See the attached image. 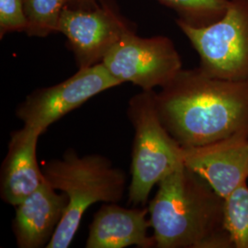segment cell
I'll list each match as a JSON object with an SVG mask.
<instances>
[{
  "label": "cell",
  "mask_w": 248,
  "mask_h": 248,
  "mask_svg": "<svg viewBox=\"0 0 248 248\" xmlns=\"http://www.w3.org/2000/svg\"><path fill=\"white\" fill-rule=\"evenodd\" d=\"M101 62L122 84L130 82L146 91L165 87L183 69L170 38L141 37L135 31L125 33Z\"/></svg>",
  "instance_id": "8992f818"
},
{
  "label": "cell",
  "mask_w": 248,
  "mask_h": 248,
  "mask_svg": "<svg viewBox=\"0 0 248 248\" xmlns=\"http://www.w3.org/2000/svg\"><path fill=\"white\" fill-rule=\"evenodd\" d=\"M132 31H135L133 25L109 0H98L88 7L66 6L57 28V32L66 37L78 69L102 62L117 42Z\"/></svg>",
  "instance_id": "52a82bcc"
},
{
  "label": "cell",
  "mask_w": 248,
  "mask_h": 248,
  "mask_svg": "<svg viewBox=\"0 0 248 248\" xmlns=\"http://www.w3.org/2000/svg\"><path fill=\"white\" fill-rule=\"evenodd\" d=\"M184 165L226 199L248 183V136L236 134L203 145L183 147Z\"/></svg>",
  "instance_id": "9c48e42d"
},
{
  "label": "cell",
  "mask_w": 248,
  "mask_h": 248,
  "mask_svg": "<svg viewBox=\"0 0 248 248\" xmlns=\"http://www.w3.org/2000/svg\"><path fill=\"white\" fill-rule=\"evenodd\" d=\"M160 89V120L182 147L248 136V82L215 78L197 67L180 70Z\"/></svg>",
  "instance_id": "6da1fadb"
},
{
  "label": "cell",
  "mask_w": 248,
  "mask_h": 248,
  "mask_svg": "<svg viewBox=\"0 0 248 248\" xmlns=\"http://www.w3.org/2000/svg\"><path fill=\"white\" fill-rule=\"evenodd\" d=\"M176 22L199 54L204 74L248 82V0H229L222 17L207 26Z\"/></svg>",
  "instance_id": "5b68a950"
},
{
  "label": "cell",
  "mask_w": 248,
  "mask_h": 248,
  "mask_svg": "<svg viewBox=\"0 0 248 248\" xmlns=\"http://www.w3.org/2000/svg\"><path fill=\"white\" fill-rule=\"evenodd\" d=\"M225 224L233 248H248V183L225 199Z\"/></svg>",
  "instance_id": "9a60e30c"
},
{
  "label": "cell",
  "mask_w": 248,
  "mask_h": 248,
  "mask_svg": "<svg viewBox=\"0 0 248 248\" xmlns=\"http://www.w3.org/2000/svg\"><path fill=\"white\" fill-rule=\"evenodd\" d=\"M68 196L46 181L16 206L13 223L19 248L47 247L66 211Z\"/></svg>",
  "instance_id": "30bf717a"
},
{
  "label": "cell",
  "mask_w": 248,
  "mask_h": 248,
  "mask_svg": "<svg viewBox=\"0 0 248 248\" xmlns=\"http://www.w3.org/2000/svg\"><path fill=\"white\" fill-rule=\"evenodd\" d=\"M28 27L23 0H0V37L26 31Z\"/></svg>",
  "instance_id": "2e32d148"
},
{
  "label": "cell",
  "mask_w": 248,
  "mask_h": 248,
  "mask_svg": "<svg viewBox=\"0 0 248 248\" xmlns=\"http://www.w3.org/2000/svg\"><path fill=\"white\" fill-rule=\"evenodd\" d=\"M149 210L128 209L108 203L95 214L89 227L87 248H124L131 246L155 247L153 236L147 234L151 227L146 219Z\"/></svg>",
  "instance_id": "7c38bea8"
},
{
  "label": "cell",
  "mask_w": 248,
  "mask_h": 248,
  "mask_svg": "<svg viewBox=\"0 0 248 248\" xmlns=\"http://www.w3.org/2000/svg\"><path fill=\"white\" fill-rule=\"evenodd\" d=\"M121 84L99 62L80 68L71 78L57 85L32 91L18 105L16 114L24 126L43 134L53 123L90 98Z\"/></svg>",
  "instance_id": "ba28073f"
},
{
  "label": "cell",
  "mask_w": 248,
  "mask_h": 248,
  "mask_svg": "<svg viewBox=\"0 0 248 248\" xmlns=\"http://www.w3.org/2000/svg\"><path fill=\"white\" fill-rule=\"evenodd\" d=\"M42 133L24 126L11 133L9 150L1 171L0 192L7 203L17 206L45 181L36 148Z\"/></svg>",
  "instance_id": "8fae6325"
},
{
  "label": "cell",
  "mask_w": 248,
  "mask_h": 248,
  "mask_svg": "<svg viewBox=\"0 0 248 248\" xmlns=\"http://www.w3.org/2000/svg\"><path fill=\"white\" fill-rule=\"evenodd\" d=\"M128 117L134 129L129 202L144 205L153 187L184 165V149L162 124L155 90L134 95L129 101Z\"/></svg>",
  "instance_id": "277c9868"
},
{
  "label": "cell",
  "mask_w": 248,
  "mask_h": 248,
  "mask_svg": "<svg viewBox=\"0 0 248 248\" xmlns=\"http://www.w3.org/2000/svg\"><path fill=\"white\" fill-rule=\"evenodd\" d=\"M45 181L68 196L66 211L47 248H66L79 228L81 219L92 204L116 203L123 199L126 186L124 171L99 155L80 156L68 150L62 159L45 163Z\"/></svg>",
  "instance_id": "3957f363"
},
{
  "label": "cell",
  "mask_w": 248,
  "mask_h": 248,
  "mask_svg": "<svg viewBox=\"0 0 248 248\" xmlns=\"http://www.w3.org/2000/svg\"><path fill=\"white\" fill-rule=\"evenodd\" d=\"M23 4L28 20L27 35L45 38L57 32L67 0H23Z\"/></svg>",
  "instance_id": "5bb4252c"
},
{
  "label": "cell",
  "mask_w": 248,
  "mask_h": 248,
  "mask_svg": "<svg viewBox=\"0 0 248 248\" xmlns=\"http://www.w3.org/2000/svg\"><path fill=\"white\" fill-rule=\"evenodd\" d=\"M98 0H67V7H88ZM176 12L178 21L193 27L207 26L222 17L229 0H158Z\"/></svg>",
  "instance_id": "4fadbf2b"
},
{
  "label": "cell",
  "mask_w": 248,
  "mask_h": 248,
  "mask_svg": "<svg viewBox=\"0 0 248 248\" xmlns=\"http://www.w3.org/2000/svg\"><path fill=\"white\" fill-rule=\"evenodd\" d=\"M148 210L155 248H233L225 199L185 165L160 181Z\"/></svg>",
  "instance_id": "7a4b0ae2"
}]
</instances>
